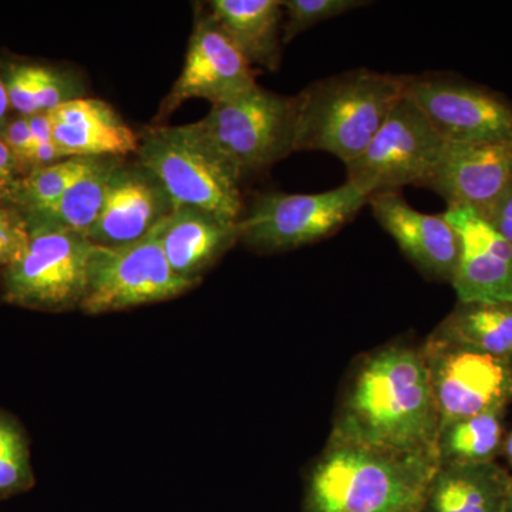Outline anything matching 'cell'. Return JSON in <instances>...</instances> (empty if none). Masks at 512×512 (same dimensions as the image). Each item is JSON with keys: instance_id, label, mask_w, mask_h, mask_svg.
Wrapping results in <instances>:
<instances>
[{"instance_id": "7", "label": "cell", "mask_w": 512, "mask_h": 512, "mask_svg": "<svg viewBox=\"0 0 512 512\" xmlns=\"http://www.w3.org/2000/svg\"><path fill=\"white\" fill-rule=\"evenodd\" d=\"M198 281L175 274L161 248L160 224L146 237L119 247L94 244L80 309L87 315L168 301Z\"/></svg>"}, {"instance_id": "22", "label": "cell", "mask_w": 512, "mask_h": 512, "mask_svg": "<svg viewBox=\"0 0 512 512\" xmlns=\"http://www.w3.org/2000/svg\"><path fill=\"white\" fill-rule=\"evenodd\" d=\"M505 409L490 410L441 427L436 454L439 466L493 463L503 453Z\"/></svg>"}, {"instance_id": "32", "label": "cell", "mask_w": 512, "mask_h": 512, "mask_svg": "<svg viewBox=\"0 0 512 512\" xmlns=\"http://www.w3.org/2000/svg\"><path fill=\"white\" fill-rule=\"evenodd\" d=\"M10 109L8 90H6L5 80L0 77V128L5 126L6 116Z\"/></svg>"}, {"instance_id": "26", "label": "cell", "mask_w": 512, "mask_h": 512, "mask_svg": "<svg viewBox=\"0 0 512 512\" xmlns=\"http://www.w3.org/2000/svg\"><path fill=\"white\" fill-rule=\"evenodd\" d=\"M367 5L370 2L363 0H284L286 20L282 26V43H291L313 26Z\"/></svg>"}, {"instance_id": "21", "label": "cell", "mask_w": 512, "mask_h": 512, "mask_svg": "<svg viewBox=\"0 0 512 512\" xmlns=\"http://www.w3.org/2000/svg\"><path fill=\"white\" fill-rule=\"evenodd\" d=\"M433 335L453 345L510 360L512 302H458Z\"/></svg>"}, {"instance_id": "12", "label": "cell", "mask_w": 512, "mask_h": 512, "mask_svg": "<svg viewBox=\"0 0 512 512\" xmlns=\"http://www.w3.org/2000/svg\"><path fill=\"white\" fill-rule=\"evenodd\" d=\"M258 86L255 72L211 13L198 16L183 72L165 97L160 116H170L191 99L211 104L235 99Z\"/></svg>"}, {"instance_id": "9", "label": "cell", "mask_w": 512, "mask_h": 512, "mask_svg": "<svg viewBox=\"0 0 512 512\" xmlns=\"http://www.w3.org/2000/svg\"><path fill=\"white\" fill-rule=\"evenodd\" d=\"M369 200V194L348 181L320 194L269 192L239 220V239L261 252L305 247L345 227Z\"/></svg>"}, {"instance_id": "15", "label": "cell", "mask_w": 512, "mask_h": 512, "mask_svg": "<svg viewBox=\"0 0 512 512\" xmlns=\"http://www.w3.org/2000/svg\"><path fill=\"white\" fill-rule=\"evenodd\" d=\"M512 185V143H448L436 171L424 188L448 207L480 211Z\"/></svg>"}, {"instance_id": "31", "label": "cell", "mask_w": 512, "mask_h": 512, "mask_svg": "<svg viewBox=\"0 0 512 512\" xmlns=\"http://www.w3.org/2000/svg\"><path fill=\"white\" fill-rule=\"evenodd\" d=\"M22 177L23 175L20 173V168L18 163H16L15 157L10 153L3 138L0 137V202L10 205L16 184L19 183ZM10 207H12V205H10Z\"/></svg>"}, {"instance_id": "20", "label": "cell", "mask_w": 512, "mask_h": 512, "mask_svg": "<svg viewBox=\"0 0 512 512\" xmlns=\"http://www.w3.org/2000/svg\"><path fill=\"white\" fill-rule=\"evenodd\" d=\"M210 13L251 66L279 69L282 57V0H212Z\"/></svg>"}, {"instance_id": "6", "label": "cell", "mask_w": 512, "mask_h": 512, "mask_svg": "<svg viewBox=\"0 0 512 512\" xmlns=\"http://www.w3.org/2000/svg\"><path fill=\"white\" fill-rule=\"evenodd\" d=\"M140 165L161 184L173 207H190L241 220V181L185 133L183 126L148 128L140 137Z\"/></svg>"}, {"instance_id": "3", "label": "cell", "mask_w": 512, "mask_h": 512, "mask_svg": "<svg viewBox=\"0 0 512 512\" xmlns=\"http://www.w3.org/2000/svg\"><path fill=\"white\" fill-rule=\"evenodd\" d=\"M404 96V76L355 69L309 84L296 96L293 151L355 161Z\"/></svg>"}, {"instance_id": "16", "label": "cell", "mask_w": 512, "mask_h": 512, "mask_svg": "<svg viewBox=\"0 0 512 512\" xmlns=\"http://www.w3.org/2000/svg\"><path fill=\"white\" fill-rule=\"evenodd\" d=\"M173 210L167 192L146 168L121 163L87 238L101 247L131 244L150 234Z\"/></svg>"}, {"instance_id": "30", "label": "cell", "mask_w": 512, "mask_h": 512, "mask_svg": "<svg viewBox=\"0 0 512 512\" xmlns=\"http://www.w3.org/2000/svg\"><path fill=\"white\" fill-rule=\"evenodd\" d=\"M478 212L512 247V185L497 200Z\"/></svg>"}, {"instance_id": "35", "label": "cell", "mask_w": 512, "mask_h": 512, "mask_svg": "<svg viewBox=\"0 0 512 512\" xmlns=\"http://www.w3.org/2000/svg\"><path fill=\"white\" fill-rule=\"evenodd\" d=\"M510 363H511V365H512V356H511V359H510Z\"/></svg>"}, {"instance_id": "4", "label": "cell", "mask_w": 512, "mask_h": 512, "mask_svg": "<svg viewBox=\"0 0 512 512\" xmlns=\"http://www.w3.org/2000/svg\"><path fill=\"white\" fill-rule=\"evenodd\" d=\"M295 124L296 96L256 86L235 99L211 104L204 119L183 128L241 181L295 153Z\"/></svg>"}, {"instance_id": "2", "label": "cell", "mask_w": 512, "mask_h": 512, "mask_svg": "<svg viewBox=\"0 0 512 512\" xmlns=\"http://www.w3.org/2000/svg\"><path fill=\"white\" fill-rule=\"evenodd\" d=\"M436 453H400L330 437L309 471L305 512H420Z\"/></svg>"}, {"instance_id": "33", "label": "cell", "mask_w": 512, "mask_h": 512, "mask_svg": "<svg viewBox=\"0 0 512 512\" xmlns=\"http://www.w3.org/2000/svg\"><path fill=\"white\" fill-rule=\"evenodd\" d=\"M501 454H503L507 463L512 467V431L508 436H505L503 453Z\"/></svg>"}, {"instance_id": "10", "label": "cell", "mask_w": 512, "mask_h": 512, "mask_svg": "<svg viewBox=\"0 0 512 512\" xmlns=\"http://www.w3.org/2000/svg\"><path fill=\"white\" fill-rule=\"evenodd\" d=\"M440 427L512 402V365L431 336L423 346Z\"/></svg>"}, {"instance_id": "17", "label": "cell", "mask_w": 512, "mask_h": 512, "mask_svg": "<svg viewBox=\"0 0 512 512\" xmlns=\"http://www.w3.org/2000/svg\"><path fill=\"white\" fill-rule=\"evenodd\" d=\"M47 114L53 141L64 158H120L140 147V137L104 101L77 97Z\"/></svg>"}, {"instance_id": "25", "label": "cell", "mask_w": 512, "mask_h": 512, "mask_svg": "<svg viewBox=\"0 0 512 512\" xmlns=\"http://www.w3.org/2000/svg\"><path fill=\"white\" fill-rule=\"evenodd\" d=\"M28 434L12 413L0 409V500L35 487Z\"/></svg>"}, {"instance_id": "13", "label": "cell", "mask_w": 512, "mask_h": 512, "mask_svg": "<svg viewBox=\"0 0 512 512\" xmlns=\"http://www.w3.org/2000/svg\"><path fill=\"white\" fill-rule=\"evenodd\" d=\"M443 217L460 238L458 302H512L511 245L474 208L447 207Z\"/></svg>"}, {"instance_id": "29", "label": "cell", "mask_w": 512, "mask_h": 512, "mask_svg": "<svg viewBox=\"0 0 512 512\" xmlns=\"http://www.w3.org/2000/svg\"><path fill=\"white\" fill-rule=\"evenodd\" d=\"M0 137L3 138L10 153L15 157L22 175L35 170L36 144L32 130H30L28 117L19 116L16 119L6 121L5 126L0 128Z\"/></svg>"}, {"instance_id": "18", "label": "cell", "mask_w": 512, "mask_h": 512, "mask_svg": "<svg viewBox=\"0 0 512 512\" xmlns=\"http://www.w3.org/2000/svg\"><path fill=\"white\" fill-rule=\"evenodd\" d=\"M160 241L175 274L200 281L202 272L239 241V221L195 208H174L160 222Z\"/></svg>"}, {"instance_id": "1", "label": "cell", "mask_w": 512, "mask_h": 512, "mask_svg": "<svg viewBox=\"0 0 512 512\" xmlns=\"http://www.w3.org/2000/svg\"><path fill=\"white\" fill-rule=\"evenodd\" d=\"M439 427L423 350L390 345L357 367L330 437L400 453H436Z\"/></svg>"}, {"instance_id": "24", "label": "cell", "mask_w": 512, "mask_h": 512, "mask_svg": "<svg viewBox=\"0 0 512 512\" xmlns=\"http://www.w3.org/2000/svg\"><path fill=\"white\" fill-rule=\"evenodd\" d=\"M92 157L64 158L55 164L37 167L16 184L10 205L23 215L45 211L67 191L86 170Z\"/></svg>"}, {"instance_id": "34", "label": "cell", "mask_w": 512, "mask_h": 512, "mask_svg": "<svg viewBox=\"0 0 512 512\" xmlns=\"http://www.w3.org/2000/svg\"><path fill=\"white\" fill-rule=\"evenodd\" d=\"M507 512H512V484H511V491H510V500H508Z\"/></svg>"}, {"instance_id": "8", "label": "cell", "mask_w": 512, "mask_h": 512, "mask_svg": "<svg viewBox=\"0 0 512 512\" xmlns=\"http://www.w3.org/2000/svg\"><path fill=\"white\" fill-rule=\"evenodd\" d=\"M446 147V138L404 94L366 150L346 165V181L370 197L406 185L426 187Z\"/></svg>"}, {"instance_id": "14", "label": "cell", "mask_w": 512, "mask_h": 512, "mask_svg": "<svg viewBox=\"0 0 512 512\" xmlns=\"http://www.w3.org/2000/svg\"><path fill=\"white\" fill-rule=\"evenodd\" d=\"M373 215L417 269L434 281L453 282L460 259V238L440 215L423 214L399 191L377 192L369 200Z\"/></svg>"}, {"instance_id": "5", "label": "cell", "mask_w": 512, "mask_h": 512, "mask_svg": "<svg viewBox=\"0 0 512 512\" xmlns=\"http://www.w3.org/2000/svg\"><path fill=\"white\" fill-rule=\"evenodd\" d=\"M25 218L28 245L13 264L3 269V299L35 311L80 308L93 242L39 215Z\"/></svg>"}, {"instance_id": "28", "label": "cell", "mask_w": 512, "mask_h": 512, "mask_svg": "<svg viewBox=\"0 0 512 512\" xmlns=\"http://www.w3.org/2000/svg\"><path fill=\"white\" fill-rule=\"evenodd\" d=\"M29 241L28 221L18 208L0 202V266L19 258Z\"/></svg>"}, {"instance_id": "11", "label": "cell", "mask_w": 512, "mask_h": 512, "mask_svg": "<svg viewBox=\"0 0 512 512\" xmlns=\"http://www.w3.org/2000/svg\"><path fill=\"white\" fill-rule=\"evenodd\" d=\"M404 94L448 143H512V101L448 74L404 76Z\"/></svg>"}, {"instance_id": "19", "label": "cell", "mask_w": 512, "mask_h": 512, "mask_svg": "<svg viewBox=\"0 0 512 512\" xmlns=\"http://www.w3.org/2000/svg\"><path fill=\"white\" fill-rule=\"evenodd\" d=\"M511 484L497 461L439 466L420 512H507Z\"/></svg>"}, {"instance_id": "27", "label": "cell", "mask_w": 512, "mask_h": 512, "mask_svg": "<svg viewBox=\"0 0 512 512\" xmlns=\"http://www.w3.org/2000/svg\"><path fill=\"white\" fill-rule=\"evenodd\" d=\"M37 113H50L66 101L77 99L72 83L49 67L30 64Z\"/></svg>"}, {"instance_id": "23", "label": "cell", "mask_w": 512, "mask_h": 512, "mask_svg": "<svg viewBox=\"0 0 512 512\" xmlns=\"http://www.w3.org/2000/svg\"><path fill=\"white\" fill-rule=\"evenodd\" d=\"M121 164L116 157H92L86 170L77 177L62 197L39 217L56 222L70 231L89 237L106 201L107 191L114 171Z\"/></svg>"}]
</instances>
